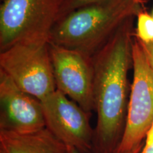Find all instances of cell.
<instances>
[{"label": "cell", "instance_id": "3957f363", "mask_svg": "<svg viewBox=\"0 0 153 153\" xmlns=\"http://www.w3.org/2000/svg\"><path fill=\"white\" fill-rule=\"evenodd\" d=\"M65 0H4L0 8V51L22 42L48 41Z\"/></svg>", "mask_w": 153, "mask_h": 153}, {"label": "cell", "instance_id": "e0dca14e", "mask_svg": "<svg viewBox=\"0 0 153 153\" xmlns=\"http://www.w3.org/2000/svg\"><path fill=\"white\" fill-rule=\"evenodd\" d=\"M1 1H4V0H1Z\"/></svg>", "mask_w": 153, "mask_h": 153}, {"label": "cell", "instance_id": "2e32d148", "mask_svg": "<svg viewBox=\"0 0 153 153\" xmlns=\"http://www.w3.org/2000/svg\"><path fill=\"white\" fill-rule=\"evenodd\" d=\"M152 14V16L153 17V9H152V14Z\"/></svg>", "mask_w": 153, "mask_h": 153}, {"label": "cell", "instance_id": "6da1fadb", "mask_svg": "<svg viewBox=\"0 0 153 153\" xmlns=\"http://www.w3.org/2000/svg\"><path fill=\"white\" fill-rule=\"evenodd\" d=\"M128 19L92 56L97 112L93 153H115L127 116L128 74L132 65L134 19Z\"/></svg>", "mask_w": 153, "mask_h": 153}, {"label": "cell", "instance_id": "7c38bea8", "mask_svg": "<svg viewBox=\"0 0 153 153\" xmlns=\"http://www.w3.org/2000/svg\"><path fill=\"white\" fill-rule=\"evenodd\" d=\"M139 42L143 48V50L144 51L145 57H146L147 60L148 61V63L150 64L153 71V42H151L150 43H143L140 41Z\"/></svg>", "mask_w": 153, "mask_h": 153}, {"label": "cell", "instance_id": "9c48e42d", "mask_svg": "<svg viewBox=\"0 0 153 153\" xmlns=\"http://www.w3.org/2000/svg\"><path fill=\"white\" fill-rule=\"evenodd\" d=\"M0 153H68V148L46 128L30 133L0 131Z\"/></svg>", "mask_w": 153, "mask_h": 153}, {"label": "cell", "instance_id": "277c9868", "mask_svg": "<svg viewBox=\"0 0 153 153\" xmlns=\"http://www.w3.org/2000/svg\"><path fill=\"white\" fill-rule=\"evenodd\" d=\"M0 70L40 101L57 89L48 41L17 43L0 51Z\"/></svg>", "mask_w": 153, "mask_h": 153}, {"label": "cell", "instance_id": "5b68a950", "mask_svg": "<svg viewBox=\"0 0 153 153\" xmlns=\"http://www.w3.org/2000/svg\"><path fill=\"white\" fill-rule=\"evenodd\" d=\"M133 82L125 128L115 153H127L144 144L153 123V71L138 40L132 48Z\"/></svg>", "mask_w": 153, "mask_h": 153}, {"label": "cell", "instance_id": "8992f818", "mask_svg": "<svg viewBox=\"0 0 153 153\" xmlns=\"http://www.w3.org/2000/svg\"><path fill=\"white\" fill-rule=\"evenodd\" d=\"M46 128L67 148L79 153H93L94 128L91 113L56 89L41 101Z\"/></svg>", "mask_w": 153, "mask_h": 153}, {"label": "cell", "instance_id": "5bb4252c", "mask_svg": "<svg viewBox=\"0 0 153 153\" xmlns=\"http://www.w3.org/2000/svg\"><path fill=\"white\" fill-rule=\"evenodd\" d=\"M152 142H153V123L147 134L146 138L145 140V144H149Z\"/></svg>", "mask_w": 153, "mask_h": 153}, {"label": "cell", "instance_id": "ba28073f", "mask_svg": "<svg viewBox=\"0 0 153 153\" xmlns=\"http://www.w3.org/2000/svg\"><path fill=\"white\" fill-rule=\"evenodd\" d=\"M0 131L30 133L46 128L41 101L0 70Z\"/></svg>", "mask_w": 153, "mask_h": 153}, {"label": "cell", "instance_id": "30bf717a", "mask_svg": "<svg viewBox=\"0 0 153 153\" xmlns=\"http://www.w3.org/2000/svg\"><path fill=\"white\" fill-rule=\"evenodd\" d=\"M135 37L143 43L153 42V17L145 9L136 16V28Z\"/></svg>", "mask_w": 153, "mask_h": 153}, {"label": "cell", "instance_id": "9a60e30c", "mask_svg": "<svg viewBox=\"0 0 153 153\" xmlns=\"http://www.w3.org/2000/svg\"><path fill=\"white\" fill-rule=\"evenodd\" d=\"M140 153H153V142L149 144H144Z\"/></svg>", "mask_w": 153, "mask_h": 153}, {"label": "cell", "instance_id": "4fadbf2b", "mask_svg": "<svg viewBox=\"0 0 153 153\" xmlns=\"http://www.w3.org/2000/svg\"><path fill=\"white\" fill-rule=\"evenodd\" d=\"M144 144H143L142 145H140V146H139L138 148L135 149V150L131 151V152H127V153H140L141 151L143 150V146H144ZM68 148V153H79L76 150H74V148Z\"/></svg>", "mask_w": 153, "mask_h": 153}, {"label": "cell", "instance_id": "7a4b0ae2", "mask_svg": "<svg viewBox=\"0 0 153 153\" xmlns=\"http://www.w3.org/2000/svg\"><path fill=\"white\" fill-rule=\"evenodd\" d=\"M143 5L144 0H105L77 9L57 22L49 42L92 57Z\"/></svg>", "mask_w": 153, "mask_h": 153}, {"label": "cell", "instance_id": "52a82bcc", "mask_svg": "<svg viewBox=\"0 0 153 153\" xmlns=\"http://www.w3.org/2000/svg\"><path fill=\"white\" fill-rule=\"evenodd\" d=\"M49 47L57 89L91 113L94 110L92 57L50 42Z\"/></svg>", "mask_w": 153, "mask_h": 153}, {"label": "cell", "instance_id": "8fae6325", "mask_svg": "<svg viewBox=\"0 0 153 153\" xmlns=\"http://www.w3.org/2000/svg\"><path fill=\"white\" fill-rule=\"evenodd\" d=\"M103 1L105 0H65L61 9L59 20L76 9Z\"/></svg>", "mask_w": 153, "mask_h": 153}]
</instances>
